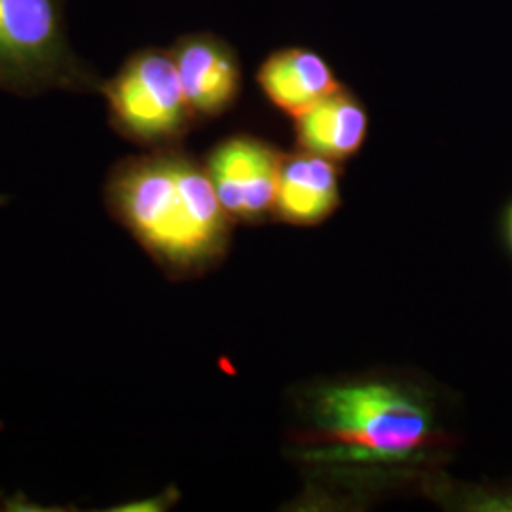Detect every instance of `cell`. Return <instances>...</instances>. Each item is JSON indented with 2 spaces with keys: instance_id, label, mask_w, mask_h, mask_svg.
<instances>
[{
  "instance_id": "1",
  "label": "cell",
  "mask_w": 512,
  "mask_h": 512,
  "mask_svg": "<svg viewBox=\"0 0 512 512\" xmlns=\"http://www.w3.org/2000/svg\"><path fill=\"white\" fill-rule=\"evenodd\" d=\"M105 202L167 274H202L226 253L230 217L205 165L177 148L118 162Z\"/></svg>"
},
{
  "instance_id": "2",
  "label": "cell",
  "mask_w": 512,
  "mask_h": 512,
  "mask_svg": "<svg viewBox=\"0 0 512 512\" xmlns=\"http://www.w3.org/2000/svg\"><path fill=\"white\" fill-rule=\"evenodd\" d=\"M319 437L363 458L406 459L437 437L435 420L420 395L387 382L325 387L313 403Z\"/></svg>"
},
{
  "instance_id": "3",
  "label": "cell",
  "mask_w": 512,
  "mask_h": 512,
  "mask_svg": "<svg viewBox=\"0 0 512 512\" xmlns=\"http://www.w3.org/2000/svg\"><path fill=\"white\" fill-rule=\"evenodd\" d=\"M101 88L97 71L71 44L65 0H0V90L35 97Z\"/></svg>"
},
{
  "instance_id": "4",
  "label": "cell",
  "mask_w": 512,
  "mask_h": 512,
  "mask_svg": "<svg viewBox=\"0 0 512 512\" xmlns=\"http://www.w3.org/2000/svg\"><path fill=\"white\" fill-rule=\"evenodd\" d=\"M112 128L141 147L171 148L194 122L173 55L145 48L129 55L110 80L103 82Z\"/></svg>"
},
{
  "instance_id": "5",
  "label": "cell",
  "mask_w": 512,
  "mask_h": 512,
  "mask_svg": "<svg viewBox=\"0 0 512 512\" xmlns=\"http://www.w3.org/2000/svg\"><path fill=\"white\" fill-rule=\"evenodd\" d=\"M281 160L274 147L249 135L211 150L205 169L230 219L260 220L275 209Z\"/></svg>"
},
{
  "instance_id": "6",
  "label": "cell",
  "mask_w": 512,
  "mask_h": 512,
  "mask_svg": "<svg viewBox=\"0 0 512 512\" xmlns=\"http://www.w3.org/2000/svg\"><path fill=\"white\" fill-rule=\"evenodd\" d=\"M194 116L215 118L232 109L239 95L238 55L224 40L207 33L179 38L169 50Z\"/></svg>"
},
{
  "instance_id": "7",
  "label": "cell",
  "mask_w": 512,
  "mask_h": 512,
  "mask_svg": "<svg viewBox=\"0 0 512 512\" xmlns=\"http://www.w3.org/2000/svg\"><path fill=\"white\" fill-rule=\"evenodd\" d=\"M256 80L275 107L294 118L340 88L329 63L306 48L277 50L262 63Z\"/></svg>"
},
{
  "instance_id": "8",
  "label": "cell",
  "mask_w": 512,
  "mask_h": 512,
  "mask_svg": "<svg viewBox=\"0 0 512 512\" xmlns=\"http://www.w3.org/2000/svg\"><path fill=\"white\" fill-rule=\"evenodd\" d=\"M338 205V171L329 158L308 150L283 156L275 209L294 224H317Z\"/></svg>"
},
{
  "instance_id": "9",
  "label": "cell",
  "mask_w": 512,
  "mask_h": 512,
  "mask_svg": "<svg viewBox=\"0 0 512 512\" xmlns=\"http://www.w3.org/2000/svg\"><path fill=\"white\" fill-rule=\"evenodd\" d=\"M366 131V110L353 93L342 88L296 116L300 147L329 160H346L353 156L363 147Z\"/></svg>"
},
{
  "instance_id": "10",
  "label": "cell",
  "mask_w": 512,
  "mask_h": 512,
  "mask_svg": "<svg viewBox=\"0 0 512 512\" xmlns=\"http://www.w3.org/2000/svg\"><path fill=\"white\" fill-rule=\"evenodd\" d=\"M505 239H507V245L512 253V202L507 209V215H505Z\"/></svg>"
}]
</instances>
